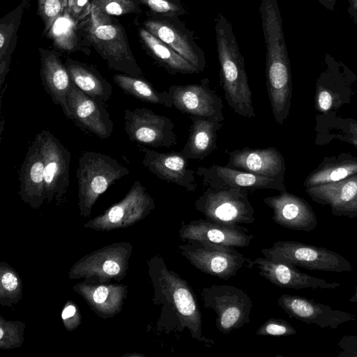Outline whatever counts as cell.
Segmentation results:
<instances>
[{"mask_svg":"<svg viewBox=\"0 0 357 357\" xmlns=\"http://www.w3.org/2000/svg\"><path fill=\"white\" fill-rule=\"evenodd\" d=\"M178 246L179 252L201 272L228 280L237 275L248 259L234 248L190 240Z\"/></svg>","mask_w":357,"mask_h":357,"instance_id":"8","label":"cell"},{"mask_svg":"<svg viewBox=\"0 0 357 357\" xmlns=\"http://www.w3.org/2000/svg\"><path fill=\"white\" fill-rule=\"evenodd\" d=\"M90 17L91 15L85 20H77L66 7L45 36L59 53L82 52L89 55L91 47L89 40Z\"/></svg>","mask_w":357,"mask_h":357,"instance_id":"21","label":"cell"},{"mask_svg":"<svg viewBox=\"0 0 357 357\" xmlns=\"http://www.w3.org/2000/svg\"><path fill=\"white\" fill-rule=\"evenodd\" d=\"M196 174L206 188L214 189L240 188L248 192L259 189L287 190L284 181L252 174L245 171L213 165L199 167Z\"/></svg>","mask_w":357,"mask_h":357,"instance_id":"14","label":"cell"},{"mask_svg":"<svg viewBox=\"0 0 357 357\" xmlns=\"http://www.w3.org/2000/svg\"><path fill=\"white\" fill-rule=\"evenodd\" d=\"M125 130L129 139L142 146L169 148L177 144L172 121L145 107L126 109Z\"/></svg>","mask_w":357,"mask_h":357,"instance_id":"10","label":"cell"},{"mask_svg":"<svg viewBox=\"0 0 357 357\" xmlns=\"http://www.w3.org/2000/svg\"><path fill=\"white\" fill-rule=\"evenodd\" d=\"M192 125L188 138L181 152L191 160H202L217 148L218 132L222 121L190 116Z\"/></svg>","mask_w":357,"mask_h":357,"instance_id":"25","label":"cell"},{"mask_svg":"<svg viewBox=\"0 0 357 357\" xmlns=\"http://www.w3.org/2000/svg\"><path fill=\"white\" fill-rule=\"evenodd\" d=\"M93 0H68L69 13L77 20H85L90 17Z\"/></svg>","mask_w":357,"mask_h":357,"instance_id":"36","label":"cell"},{"mask_svg":"<svg viewBox=\"0 0 357 357\" xmlns=\"http://www.w3.org/2000/svg\"><path fill=\"white\" fill-rule=\"evenodd\" d=\"M348 2L347 12L350 15L354 23L357 24V0H348Z\"/></svg>","mask_w":357,"mask_h":357,"instance_id":"42","label":"cell"},{"mask_svg":"<svg viewBox=\"0 0 357 357\" xmlns=\"http://www.w3.org/2000/svg\"><path fill=\"white\" fill-rule=\"evenodd\" d=\"M40 68V75L43 86L54 104L59 105L65 116L70 119V112L67 94L73 84L69 73L56 50L38 48Z\"/></svg>","mask_w":357,"mask_h":357,"instance_id":"22","label":"cell"},{"mask_svg":"<svg viewBox=\"0 0 357 357\" xmlns=\"http://www.w3.org/2000/svg\"><path fill=\"white\" fill-rule=\"evenodd\" d=\"M183 241L194 240L200 243L231 248L248 247L255 236L246 227L229 226L207 219H199L183 224L178 231Z\"/></svg>","mask_w":357,"mask_h":357,"instance_id":"15","label":"cell"},{"mask_svg":"<svg viewBox=\"0 0 357 357\" xmlns=\"http://www.w3.org/2000/svg\"><path fill=\"white\" fill-rule=\"evenodd\" d=\"M168 92L173 106L189 116L223 121L222 98L210 88L208 78L199 84L172 85Z\"/></svg>","mask_w":357,"mask_h":357,"instance_id":"12","label":"cell"},{"mask_svg":"<svg viewBox=\"0 0 357 357\" xmlns=\"http://www.w3.org/2000/svg\"><path fill=\"white\" fill-rule=\"evenodd\" d=\"M356 56H357V54H356Z\"/></svg>","mask_w":357,"mask_h":357,"instance_id":"46","label":"cell"},{"mask_svg":"<svg viewBox=\"0 0 357 357\" xmlns=\"http://www.w3.org/2000/svg\"><path fill=\"white\" fill-rule=\"evenodd\" d=\"M143 153V165L158 178L194 192L197 188L195 172L188 168L186 157L181 153H160L139 146Z\"/></svg>","mask_w":357,"mask_h":357,"instance_id":"17","label":"cell"},{"mask_svg":"<svg viewBox=\"0 0 357 357\" xmlns=\"http://www.w3.org/2000/svg\"><path fill=\"white\" fill-rule=\"evenodd\" d=\"M248 267L255 268L259 274L273 284L283 288L301 289L305 288L334 289L339 282H328L298 271L294 266L275 261L266 257L248 259Z\"/></svg>","mask_w":357,"mask_h":357,"instance_id":"19","label":"cell"},{"mask_svg":"<svg viewBox=\"0 0 357 357\" xmlns=\"http://www.w3.org/2000/svg\"><path fill=\"white\" fill-rule=\"evenodd\" d=\"M17 278L13 273L6 272L2 275L1 284L5 289L13 291L17 288Z\"/></svg>","mask_w":357,"mask_h":357,"instance_id":"39","label":"cell"},{"mask_svg":"<svg viewBox=\"0 0 357 357\" xmlns=\"http://www.w3.org/2000/svg\"><path fill=\"white\" fill-rule=\"evenodd\" d=\"M148 9L147 15L180 17L188 13L181 0H134Z\"/></svg>","mask_w":357,"mask_h":357,"instance_id":"32","label":"cell"},{"mask_svg":"<svg viewBox=\"0 0 357 357\" xmlns=\"http://www.w3.org/2000/svg\"><path fill=\"white\" fill-rule=\"evenodd\" d=\"M206 308L216 314L215 325L224 335L250 322L252 302L243 289L229 284H213L200 292Z\"/></svg>","mask_w":357,"mask_h":357,"instance_id":"7","label":"cell"},{"mask_svg":"<svg viewBox=\"0 0 357 357\" xmlns=\"http://www.w3.org/2000/svg\"><path fill=\"white\" fill-rule=\"evenodd\" d=\"M331 120L330 129H335L333 138L344 141L357 149V120L335 117Z\"/></svg>","mask_w":357,"mask_h":357,"instance_id":"34","label":"cell"},{"mask_svg":"<svg viewBox=\"0 0 357 357\" xmlns=\"http://www.w3.org/2000/svg\"><path fill=\"white\" fill-rule=\"evenodd\" d=\"M19 176L22 199L33 206L40 204L46 198L44 162L36 139L28 148Z\"/></svg>","mask_w":357,"mask_h":357,"instance_id":"23","label":"cell"},{"mask_svg":"<svg viewBox=\"0 0 357 357\" xmlns=\"http://www.w3.org/2000/svg\"><path fill=\"white\" fill-rule=\"evenodd\" d=\"M331 213L334 215L337 216H346L349 218H354L357 217V194L347 204L337 207L334 209H331Z\"/></svg>","mask_w":357,"mask_h":357,"instance_id":"38","label":"cell"},{"mask_svg":"<svg viewBox=\"0 0 357 357\" xmlns=\"http://www.w3.org/2000/svg\"><path fill=\"white\" fill-rule=\"evenodd\" d=\"M153 262L155 301L164 305L162 312L168 321L167 331L182 333L188 329L192 339L207 347L213 345V340L202 333L199 305L190 284L177 273L169 270L161 257H156Z\"/></svg>","mask_w":357,"mask_h":357,"instance_id":"1","label":"cell"},{"mask_svg":"<svg viewBox=\"0 0 357 357\" xmlns=\"http://www.w3.org/2000/svg\"><path fill=\"white\" fill-rule=\"evenodd\" d=\"M351 303H357V286L355 288V292L354 295L349 299Z\"/></svg>","mask_w":357,"mask_h":357,"instance_id":"45","label":"cell"},{"mask_svg":"<svg viewBox=\"0 0 357 357\" xmlns=\"http://www.w3.org/2000/svg\"><path fill=\"white\" fill-rule=\"evenodd\" d=\"M296 329L282 319L270 318L257 330L256 335L261 336H289L296 335Z\"/></svg>","mask_w":357,"mask_h":357,"instance_id":"35","label":"cell"},{"mask_svg":"<svg viewBox=\"0 0 357 357\" xmlns=\"http://www.w3.org/2000/svg\"><path fill=\"white\" fill-rule=\"evenodd\" d=\"M334 97L329 90L321 86L316 93L317 109L322 112L329 111L333 105Z\"/></svg>","mask_w":357,"mask_h":357,"instance_id":"37","label":"cell"},{"mask_svg":"<svg viewBox=\"0 0 357 357\" xmlns=\"http://www.w3.org/2000/svg\"><path fill=\"white\" fill-rule=\"evenodd\" d=\"M140 24L152 35L167 44L200 72L206 61L204 50L195 42L194 33L178 17L147 15Z\"/></svg>","mask_w":357,"mask_h":357,"instance_id":"9","label":"cell"},{"mask_svg":"<svg viewBox=\"0 0 357 357\" xmlns=\"http://www.w3.org/2000/svg\"><path fill=\"white\" fill-rule=\"evenodd\" d=\"M113 80L124 93L137 99L152 104L161 105L168 108L173 106L172 99L168 91H157L143 77L119 73L114 75Z\"/></svg>","mask_w":357,"mask_h":357,"instance_id":"30","label":"cell"},{"mask_svg":"<svg viewBox=\"0 0 357 357\" xmlns=\"http://www.w3.org/2000/svg\"><path fill=\"white\" fill-rule=\"evenodd\" d=\"M139 42L144 52L169 74H197L200 71L167 44L149 32L135 19Z\"/></svg>","mask_w":357,"mask_h":357,"instance_id":"24","label":"cell"},{"mask_svg":"<svg viewBox=\"0 0 357 357\" xmlns=\"http://www.w3.org/2000/svg\"><path fill=\"white\" fill-rule=\"evenodd\" d=\"M261 252L264 257L311 271L341 273L353 267L343 256L325 248L294 241H278Z\"/></svg>","mask_w":357,"mask_h":357,"instance_id":"5","label":"cell"},{"mask_svg":"<svg viewBox=\"0 0 357 357\" xmlns=\"http://www.w3.org/2000/svg\"><path fill=\"white\" fill-rule=\"evenodd\" d=\"M326 9L334 11L337 0H317Z\"/></svg>","mask_w":357,"mask_h":357,"instance_id":"44","label":"cell"},{"mask_svg":"<svg viewBox=\"0 0 357 357\" xmlns=\"http://www.w3.org/2000/svg\"><path fill=\"white\" fill-rule=\"evenodd\" d=\"M217 52L220 63V84L228 105L240 116H255L252 92L231 24L222 13L215 20Z\"/></svg>","mask_w":357,"mask_h":357,"instance_id":"2","label":"cell"},{"mask_svg":"<svg viewBox=\"0 0 357 357\" xmlns=\"http://www.w3.org/2000/svg\"><path fill=\"white\" fill-rule=\"evenodd\" d=\"M67 4L68 0H38L37 13L44 24L43 35L50 29Z\"/></svg>","mask_w":357,"mask_h":357,"instance_id":"33","label":"cell"},{"mask_svg":"<svg viewBox=\"0 0 357 357\" xmlns=\"http://www.w3.org/2000/svg\"><path fill=\"white\" fill-rule=\"evenodd\" d=\"M130 170L108 155L84 151L78 161L77 180L81 210L88 211L97 198Z\"/></svg>","mask_w":357,"mask_h":357,"instance_id":"4","label":"cell"},{"mask_svg":"<svg viewBox=\"0 0 357 357\" xmlns=\"http://www.w3.org/2000/svg\"><path fill=\"white\" fill-rule=\"evenodd\" d=\"M91 13L107 17L142 13V8L134 0H93Z\"/></svg>","mask_w":357,"mask_h":357,"instance_id":"31","label":"cell"},{"mask_svg":"<svg viewBox=\"0 0 357 357\" xmlns=\"http://www.w3.org/2000/svg\"><path fill=\"white\" fill-rule=\"evenodd\" d=\"M65 66L73 83L91 98L107 102L112 96V86L91 64L68 56Z\"/></svg>","mask_w":357,"mask_h":357,"instance_id":"26","label":"cell"},{"mask_svg":"<svg viewBox=\"0 0 357 357\" xmlns=\"http://www.w3.org/2000/svg\"><path fill=\"white\" fill-rule=\"evenodd\" d=\"M262 201L273 211V221L289 229L310 231L318 222L312 206L304 199L288 192L266 197Z\"/></svg>","mask_w":357,"mask_h":357,"instance_id":"18","label":"cell"},{"mask_svg":"<svg viewBox=\"0 0 357 357\" xmlns=\"http://www.w3.org/2000/svg\"><path fill=\"white\" fill-rule=\"evenodd\" d=\"M357 174V158L349 153L325 157L305 179V188L337 181Z\"/></svg>","mask_w":357,"mask_h":357,"instance_id":"28","label":"cell"},{"mask_svg":"<svg viewBox=\"0 0 357 357\" xmlns=\"http://www.w3.org/2000/svg\"><path fill=\"white\" fill-rule=\"evenodd\" d=\"M108 296V289L105 287H98L93 293V300L97 303L104 302Z\"/></svg>","mask_w":357,"mask_h":357,"instance_id":"40","label":"cell"},{"mask_svg":"<svg viewBox=\"0 0 357 357\" xmlns=\"http://www.w3.org/2000/svg\"><path fill=\"white\" fill-rule=\"evenodd\" d=\"M89 40L109 68L128 75L143 77L130 47L124 27L115 17L91 13Z\"/></svg>","mask_w":357,"mask_h":357,"instance_id":"3","label":"cell"},{"mask_svg":"<svg viewBox=\"0 0 357 357\" xmlns=\"http://www.w3.org/2000/svg\"><path fill=\"white\" fill-rule=\"evenodd\" d=\"M103 271L109 275H116L119 273L120 267L117 263L114 261H107L102 266Z\"/></svg>","mask_w":357,"mask_h":357,"instance_id":"41","label":"cell"},{"mask_svg":"<svg viewBox=\"0 0 357 357\" xmlns=\"http://www.w3.org/2000/svg\"><path fill=\"white\" fill-rule=\"evenodd\" d=\"M277 302L290 317L321 328L336 329L343 323L356 319L347 312L333 310L329 305L301 296L282 294Z\"/></svg>","mask_w":357,"mask_h":357,"instance_id":"16","label":"cell"},{"mask_svg":"<svg viewBox=\"0 0 357 357\" xmlns=\"http://www.w3.org/2000/svg\"><path fill=\"white\" fill-rule=\"evenodd\" d=\"M227 153L229 160L225 165L227 167L284 181V159L276 148L245 147L227 151Z\"/></svg>","mask_w":357,"mask_h":357,"instance_id":"20","label":"cell"},{"mask_svg":"<svg viewBox=\"0 0 357 357\" xmlns=\"http://www.w3.org/2000/svg\"><path fill=\"white\" fill-rule=\"evenodd\" d=\"M76 312V309L73 305H69L64 308L62 312L61 317L63 319H66L73 317Z\"/></svg>","mask_w":357,"mask_h":357,"instance_id":"43","label":"cell"},{"mask_svg":"<svg viewBox=\"0 0 357 357\" xmlns=\"http://www.w3.org/2000/svg\"><path fill=\"white\" fill-rule=\"evenodd\" d=\"M311 199L331 209L342 206L357 194V174L347 178L305 188Z\"/></svg>","mask_w":357,"mask_h":357,"instance_id":"29","label":"cell"},{"mask_svg":"<svg viewBox=\"0 0 357 357\" xmlns=\"http://www.w3.org/2000/svg\"><path fill=\"white\" fill-rule=\"evenodd\" d=\"M67 102L70 119L78 127L100 139L112 135L114 123L105 102L85 94L73 83L67 94Z\"/></svg>","mask_w":357,"mask_h":357,"instance_id":"13","label":"cell"},{"mask_svg":"<svg viewBox=\"0 0 357 357\" xmlns=\"http://www.w3.org/2000/svg\"><path fill=\"white\" fill-rule=\"evenodd\" d=\"M44 162L46 198L59 199L67 192L70 184L71 153L50 131L44 130L36 135Z\"/></svg>","mask_w":357,"mask_h":357,"instance_id":"11","label":"cell"},{"mask_svg":"<svg viewBox=\"0 0 357 357\" xmlns=\"http://www.w3.org/2000/svg\"><path fill=\"white\" fill-rule=\"evenodd\" d=\"M195 207L206 219L225 225L252 224L255 220L248 192L240 188H206L197 199Z\"/></svg>","mask_w":357,"mask_h":357,"instance_id":"6","label":"cell"},{"mask_svg":"<svg viewBox=\"0 0 357 357\" xmlns=\"http://www.w3.org/2000/svg\"><path fill=\"white\" fill-rule=\"evenodd\" d=\"M31 0H22L11 11L0 20V88L10 70L11 57L17 43V34L25 11Z\"/></svg>","mask_w":357,"mask_h":357,"instance_id":"27","label":"cell"}]
</instances>
